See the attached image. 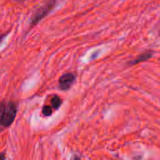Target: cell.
Returning a JSON list of instances; mask_svg holds the SVG:
<instances>
[{
    "label": "cell",
    "instance_id": "1",
    "mask_svg": "<svg viewBox=\"0 0 160 160\" xmlns=\"http://www.w3.org/2000/svg\"><path fill=\"white\" fill-rule=\"evenodd\" d=\"M17 106L12 102H0V126L7 128L15 120L17 116Z\"/></svg>",
    "mask_w": 160,
    "mask_h": 160
},
{
    "label": "cell",
    "instance_id": "3",
    "mask_svg": "<svg viewBox=\"0 0 160 160\" xmlns=\"http://www.w3.org/2000/svg\"><path fill=\"white\" fill-rule=\"evenodd\" d=\"M75 81V75L73 73H65L60 77L59 80V85L61 90H68Z\"/></svg>",
    "mask_w": 160,
    "mask_h": 160
},
{
    "label": "cell",
    "instance_id": "2",
    "mask_svg": "<svg viewBox=\"0 0 160 160\" xmlns=\"http://www.w3.org/2000/svg\"><path fill=\"white\" fill-rule=\"evenodd\" d=\"M56 0H46L41 6H39L33 14L31 17V24L34 26L41 21L45 17H46L56 5Z\"/></svg>",
    "mask_w": 160,
    "mask_h": 160
},
{
    "label": "cell",
    "instance_id": "5",
    "mask_svg": "<svg viewBox=\"0 0 160 160\" xmlns=\"http://www.w3.org/2000/svg\"><path fill=\"white\" fill-rule=\"evenodd\" d=\"M61 103H62V101H61L60 98L57 95H55L51 100V105H52V107L55 109H59V106H61Z\"/></svg>",
    "mask_w": 160,
    "mask_h": 160
},
{
    "label": "cell",
    "instance_id": "4",
    "mask_svg": "<svg viewBox=\"0 0 160 160\" xmlns=\"http://www.w3.org/2000/svg\"><path fill=\"white\" fill-rule=\"evenodd\" d=\"M152 56V52H144L143 54L140 55L137 59H134V60L132 61L131 62H130V64H131V65H134V64L138 63V62H140L146 61L148 60V59H150Z\"/></svg>",
    "mask_w": 160,
    "mask_h": 160
},
{
    "label": "cell",
    "instance_id": "6",
    "mask_svg": "<svg viewBox=\"0 0 160 160\" xmlns=\"http://www.w3.org/2000/svg\"><path fill=\"white\" fill-rule=\"evenodd\" d=\"M52 113V107L50 106H45L42 108V114L45 117H49Z\"/></svg>",
    "mask_w": 160,
    "mask_h": 160
},
{
    "label": "cell",
    "instance_id": "7",
    "mask_svg": "<svg viewBox=\"0 0 160 160\" xmlns=\"http://www.w3.org/2000/svg\"><path fill=\"white\" fill-rule=\"evenodd\" d=\"M0 160H6V157L3 153H0Z\"/></svg>",
    "mask_w": 160,
    "mask_h": 160
}]
</instances>
